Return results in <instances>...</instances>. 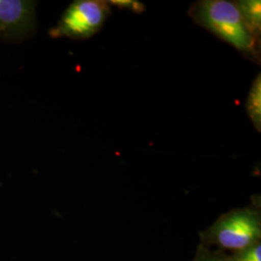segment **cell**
Instances as JSON below:
<instances>
[{
    "mask_svg": "<svg viewBox=\"0 0 261 261\" xmlns=\"http://www.w3.org/2000/svg\"><path fill=\"white\" fill-rule=\"evenodd\" d=\"M189 15L198 25L212 32L239 50L243 56L259 62V40L243 19L234 2L226 0H200L189 9Z\"/></svg>",
    "mask_w": 261,
    "mask_h": 261,
    "instance_id": "6da1fadb",
    "label": "cell"
},
{
    "mask_svg": "<svg viewBox=\"0 0 261 261\" xmlns=\"http://www.w3.org/2000/svg\"><path fill=\"white\" fill-rule=\"evenodd\" d=\"M200 245L221 251H239L261 242L260 199L251 205L235 208L221 215L199 233Z\"/></svg>",
    "mask_w": 261,
    "mask_h": 261,
    "instance_id": "7a4b0ae2",
    "label": "cell"
},
{
    "mask_svg": "<svg viewBox=\"0 0 261 261\" xmlns=\"http://www.w3.org/2000/svg\"><path fill=\"white\" fill-rule=\"evenodd\" d=\"M110 14L111 5L108 1L76 0L64 11L49 34L54 38L89 39L102 29Z\"/></svg>",
    "mask_w": 261,
    "mask_h": 261,
    "instance_id": "3957f363",
    "label": "cell"
},
{
    "mask_svg": "<svg viewBox=\"0 0 261 261\" xmlns=\"http://www.w3.org/2000/svg\"><path fill=\"white\" fill-rule=\"evenodd\" d=\"M36 2L29 0H0V36L22 39L35 29Z\"/></svg>",
    "mask_w": 261,
    "mask_h": 261,
    "instance_id": "277c9868",
    "label": "cell"
},
{
    "mask_svg": "<svg viewBox=\"0 0 261 261\" xmlns=\"http://www.w3.org/2000/svg\"><path fill=\"white\" fill-rule=\"evenodd\" d=\"M252 34L259 40L261 30V2L259 0H240L234 2Z\"/></svg>",
    "mask_w": 261,
    "mask_h": 261,
    "instance_id": "5b68a950",
    "label": "cell"
},
{
    "mask_svg": "<svg viewBox=\"0 0 261 261\" xmlns=\"http://www.w3.org/2000/svg\"><path fill=\"white\" fill-rule=\"evenodd\" d=\"M248 115L254 128L258 132L261 129V75L253 81L246 103Z\"/></svg>",
    "mask_w": 261,
    "mask_h": 261,
    "instance_id": "8992f818",
    "label": "cell"
},
{
    "mask_svg": "<svg viewBox=\"0 0 261 261\" xmlns=\"http://www.w3.org/2000/svg\"><path fill=\"white\" fill-rule=\"evenodd\" d=\"M227 261H261V242L227 254Z\"/></svg>",
    "mask_w": 261,
    "mask_h": 261,
    "instance_id": "52a82bcc",
    "label": "cell"
},
{
    "mask_svg": "<svg viewBox=\"0 0 261 261\" xmlns=\"http://www.w3.org/2000/svg\"><path fill=\"white\" fill-rule=\"evenodd\" d=\"M226 257L227 253L224 251L208 248L199 244L192 261H227Z\"/></svg>",
    "mask_w": 261,
    "mask_h": 261,
    "instance_id": "ba28073f",
    "label": "cell"
},
{
    "mask_svg": "<svg viewBox=\"0 0 261 261\" xmlns=\"http://www.w3.org/2000/svg\"><path fill=\"white\" fill-rule=\"evenodd\" d=\"M108 3L112 6H116L120 9L130 10L134 13H138L141 14L145 7L142 3L138 2V1H133V0H112V1H108Z\"/></svg>",
    "mask_w": 261,
    "mask_h": 261,
    "instance_id": "9c48e42d",
    "label": "cell"
},
{
    "mask_svg": "<svg viewBox=\"0 0 261 261\" xmlns=\"http://www.w3.org/2000/svg\"><path fill=\"white\" fill-rule=\"evenodd\" d=\"M1 33H2V30H1V28H0V35H1Z\"/></svg>",
    "mask_w": 261,
    "mask_h": 261,
    "instance_id": "30bf717a",
    "label": "cell"
}]
</instances>
